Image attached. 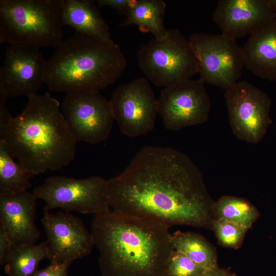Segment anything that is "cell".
<instances>
[{
    "label": "cell",
    "instance_id": "cell-2",
    "mask_svg": "<svg viewBox=\"0 0 276 276\" xmlns=\"http://www.w3.org/2000/svg\"><path fill=\"white\" fill-rule=\"evenodd\" d=\"M170 227L111 211L91 225L102 276H165L173 251Z\"/></svg>",
    "mask_w": 276,
    "mask_h": 276
},
{
    "label": "cell",
    "instance_id": "cell-20",
    "mask_svg": "<svg viewBox=\"0 0 276 276\" xmlns=\"http://www.w3.org/2000/svg\"><path fill=\"white\" fill-rule=\"evenodd\" d=\"M172 240L174 250L183 254L204 268L218 266L215 248L201 235L177 231L172 234Z\"/></svg>",
    "mask_w": 276,
    "mask_h": 276
},
{
    "label": "cell",
    "instance_id": "cell-17",
    "mask_svg": "<svg viewBox=\"0 0 276 276\" xmlns=\"http://www.w3.org/2000/svg\"><path fill=\"white\" fill-rule=\"evenodd\" d=\"M242 50L247 70L261 78L276 81V18L249 35Z\"/></svg>",
    "mask_w": 276,
    "mask_h": 276
},
{
    "label": "cell",
    "instance_id": "cell-31",
    "mask_svg": "<svg viewBox=\"0 0 276 276\" xmlns=\"http://www.w3.org/2000/svg\"><path fill=\"white\" fill-rule=\"evenodd\" d=\"M270 3L276 13V0H269Z\"/></svg>",
    "mask_w": 276,
    "mask_h": 276
},
{
    "label": "cell",
    "instance_id": "cell-18",
    "mask_svg": "<svg viewBox=\"0 0 276 276\" xmlns=\"http://www.w3.org/2000/svg\"><path fill=\"white\" fill-rule=\"evenodd\" d=\"M99 7L91 0H63L62 22L76 32L107 44H113L109 27Z\"/></svg>",
    "mask_w": 276,
    "mask_h": 276
},
{
    "label": "cell",
    "instance_id": "cell-28",
    "mask_svg": "<svg viewBox=\"0 0 276 276\" xmlns=\"http://www.w3.org/2000/svg\"><path fill=\"white\" fill-rule=\"evenodd\" d=\"M14 248L4 228L0 226V265H5L10 259Z\"/></svg>",
    "mask_w": 276,
    "mask_h": 276
},
{
    "label": "cell",
    "instance_id": "cell-29",
    "mask_svg": "<svg viewBox=\"0 0 276 276\" xmlns=\"http://www.w3.org/2000/svg\"><path fill=\"white\" fill-rule=\"evenodd\" d=\"M7 98L4 94L0 93V136L12 118L6 105Z\"/></svg>",
    "mask_w": 276,
    "mask_h": 276
},
{
    "label": "cell",
    "instance_id": "cell-14",
    "mask_svg": "<svg viewBox=\"0 0 276 276\" xmlns=\"http://www.w3.org/2000/svg\"><path fill=\"white\" fill-rule=\"evenodd\" d=\"M41 222L47 236L51 263L73 262L91 252L94 246L91 233L74 215L44 211Z\"/></svg>",
    "mask_w": 276,
    "mask_h": 276
},
{
    "label": "cell",
    "instance_id": "cell-9",
    "mask_svg": "<svg viewBox=\"0 0 276 276\" xmlns=\"http://www.w3.org/2000/svg\"><path fill=\"white\" fill-rule=\"evenodd\" d=\"M62 109L77 142L95 144L109 137L114 119L110 101L100 91L83 90L66 93Z\"/></svg>",
    "mask_w": 276,
    "mask_h": 276
},
{
    "label": "cell",
    "instance_id": "cell-21",
    "mask_svg": "<svg viewBox=\"0 0 276 276\" xmlns=\"http://www.w3.org/2000/svg\"><path fill=\"white\" fill-rule=\"evenodd\" d=\"M3 139H0V194L27 191L35 175L14 160Z\"/></svg>",
    "mask_w": 276,
    "mask_h": 276
},
{
    "label": "cell",
    "instance_id": "cell-25",
    "mask_svg": "<svg viewBox=\"0 0 276 276\" xmlns=\"http://www.w3.org/2000/svg\"><path fill=\"white\" fill-rule=\"evenodd\" d=\"M206 269L183 254L174 250L169 260L165 276H202Z\"/></svg>",
    "mask_w": 276,
    "mask_h": 276
},
{
    "label": "cell",
    "instance_id": "cell-5",
    "mask_svg": "<svg viewBox=\"0 0 276 276\" xmlns=\"http://www.w3.org/2000/svg\"><path fill=\"white\" fill-rule=\"evenodd\" d=\"M63 0H1L0 43L56 48L63 40Z\"/></svg>",
    "mask_w": 276,
    "mask_h": 276
},
{
    "label": "cell",
    "instance_id": "cell-1",
    "mask_svg": "<svg viewBox=\"0 0 276 276\" xmlns=\"http://www.w3.org/2000/svg\"><path fill=\"white\" fill-rule=\"evenodd\" d=\"M112 211L173 225L212 229L215 201L190 157L169 147L147 146L120 175L107 180Z\"/></svg>",
    "mask_w": 276,
    "mask_h": 276
},
{
    "label": "cell",
    "instance_id": "cell-26",
    "mask_svg": "<svg viewBox=\"0 0 276 276\" xmlns=\"http://www.w3.org/2000/svg\"><path fill=\"white\" fill-rule=\"evenodd\" d=\"M72 263L71 261L50 263L46 267L38 270L34 276H67L69 267Z\"/></svg>",
    "mask_w": 276,
    "mask_h": 276
},
{
    "label": "cell",
    "instance_id": "cell-6",
    "mask_svg": "<svg viewBox=\"0 0 276 276\" xmlns=\"http://www.w3.org/2000/svg\"><path fill=\"white\" fill-rule=\"evenodd\" d=\"M138 65L154 85L166 87L198 73L197 60L189 40L176 29L163 38H153L137 52Z\"/></svg>",
    "mask_w": 276,
    "mask_h": 276
},
{
    "label": "cell",
    "instance_id": "cell-19",
    "mask_svg": "<svg viewBox=\"0 0 276 276\" xmlns=\"http://www.w3.org/2000/svg\"><path fill=\"white\" fill-rule=\"evenodd\" d=\"M166 4L162 0H137L136 4L129 9L121 27L136 25L144 33H151L154 38L162 39L167 34L164 25Z\"/></svg>",
    "mask_w": 276,
    "mask_h": 276
},
{
    "label": "cell",
    "instance_id": "cell-4",
    "mask_svg": "<svg viewBox=\"0 0 276 276\" xmlns=\"http://www.w3.org/2000/svg\"><path fill=\"white\" fill-rule=\"evenodd\" d=\"M126 66L117 43H105L76 32L63 40L47 60L44 83L56 93L100 91L117 81Z\"/></svg>",
    "mask_w": 276,
    "mask_h": 276
},
{
    "label": "cell",
    "instance_id": "cell-24",
    "mask_svg": "<svg viewBox=\"0 0 276 276\" xmlns=\"http://www.w3.org/2000/svg\"><path fill=\"white\" fill-rule=\"evenodd\" d=\"M249 228L222 218H216L212 230L222 246L237 249L240 248Z\"/></svg>",
    "mask_w": 276,
    "mask_h": 276
},
{
    "label": "cell",
    "instance_id": "cell-30",
    "mask_svg": "<svg viewBox=\"0 0 276 276\" xmlns=\"http://www.w3.org/2000/svg\"><path fill=\"white\" fill-rule=\"evenodd\" d=\"M202 276H237V275L232 272L229 268H220L218 265L206 269Z\"/></svg>",
    "mask_w": 276,
    "mask_h": 276
},
{
    "label": "cell",
    "instance_id": "cell-16",
    "mask_svg": "<svg viewBox=\"0 0 276 276\" xmlns=\"http://www.w3.org/2000/svg\"><path fill=\"white\" fill-rule=\"evenodd\" d=\"M37 198L27 191L0 194V226L9 237L14 249L34 244L40 237L35 218Z\"/></svg>",
    "mask_w": 276,
    "mask_h": 276
},
{
    "label": "cell",
    "instance_id": "cell-11",
    "mask_svg": "<svg viewBox=\"0 0 276 276\" xmlns=\"http://www.w3.org/2000/svg\"><path fill=\"white\" fill-rule=\"evenodd\" d=\"M204 84L200 78L190 79L162 89L157 111L166 128L175 131L208 120L211 101Z\"/></svg>",
    "mask_w": 276,
    "mask_h": 276
},
{
    "label": "cell",
    "instance_id": "cell-23",
    "mask_svg": "<svg viewBox=\"0 0 276 276\" xmlns=\"http://www.w3.org/2000/svg\"><path fill=\"white\" fill-rule=\"evenodd\" d=\"M216 218H222L250 228L258 219L260 213L247 199L224 195L215 202Z\"/></svg>",
    "mask_w": 276,
    "mask_h": 276
},
{
    "label": "cell",
    "instance_id": "cell-27",
    "mask_svg": "<svg viewBox=\"0 0 276 276\" xmlns=\"http://www.w3.org/2000/svg\"><path fill=\"white\" fill-rule=\"evenodd\" d=\"M98 7H108L114 9L118 14H125L137 2V0H98Z\"/></svg>",
    "mask_w": 276,
    "mask_h": 276
},
{
    "label": "cell",
    "instance_id": "cell-12",
    "mask_svg": "<svg viewBox=\"0 0 276 276\" xmlns=\"http://www.w3.org/2000/svg\"><path fill=\"white\" fill-rule=\"evenodd\" d=\"M109 101L114 120L125 135L138 137L154 129L157 99L148 79L141 77L120 85Z\"/></svg>",
    "mask_w": 276,
    "mask_h": 276
},
{
    "label": "cell",
    "instance_id": "cell-3",
    "mask_svg": "<svg viewBox=\"0 0 276 276\" xmlns=\"http://www.w3.org/2000/svg\"><path fill=\"white\" fill-rule=\"evenodd\" d=\"M59 105L48 93L28 98L0 136L11 156L35 175L59 170L75 158L77 142Z\"/></svg>",
    "mask_w": 276,
    "mask_h": 276
},
{
    "label": "cell",
    "instance_id": "cell-8",
    "mask_svg": "<svg viewBox=\"0 0 276 276\" xmlns=\"http://www.w3.org/2000/svg\"><path fill=\"white\" fill-rule=\"evenodd\" d=\"M189 41L204 83L226 90L238 82L244 63L242 47L236 40L222 34L194 33Z\"/></svg>",
    "mask_w": 276,
    "mask_h": 276
},
{
    "label": "cell",
    "instance_id": "cell-7",
    "mask_svg": "<svg viewBox=\"0 0 276 276\" xmlns=\"http://www.w3.org/2000/svg\"><path fill=\"white\" fill-rule=\"evenodd\" d=\"M106 186L107 180L98 176L83 179L51 176L32 193L44 201V211L61 209L67 213L97 215L111 211Z\"/></svg>",
    "mask_w": 276,
    "mask_h": 276
},
{
    "label": "cell",
    "instance_id": "cell-22",
    "mask_svg": "<svg viewBox=\"0 0 276 276\" xmlns=\"http://www.w3.org/2000/svg\"><path fill=\"white\" fill-rule=\"evenodd\" d=\"M45 259H49L47 241L21 246L14 249L4 270L8 276H34L39 264Z\"/></svg>",
    "mask_w": 276,
    "mask_h": 276
},
{
    "label": "cell",
    "instance_id": "cell-15",
    "mask_svg": "<svg viewBox=\"0 0 276 276\" xmlns=\"http://www.w3.org/2000/svg\"><path fill=\"white\" fill-rule=\"evenodd\" d=\"M276 18L269 0H220L212 19L222 34L237 40Z\"/></svg>",
    "mask_w": 276,
    "mask_h": 276
},
{
    "label": "cell",
    "instance_id": "cell-13",
    "mask_svg": "<svg viewBox=\"0 0 276 276\" xmlns=\"http://www.w3.org/2000/svg\"><path fill=\"white\" fill-rule=\"evenodd\" d=\"M47 61L37 47L11 44L0 70V93L7 98L36 95L44 81Z\"/></svg>",
    "mask_w": 276,
    "mask_h": 276
},
{
    "label": "cell",
    "instance_id": "cell-10",
    "mask_svg": "<svg viewBox=\"0 0 276 276\" xmlns=\"http://www.w3.org/2000/svg\"><path fill=\"white\" fill-rule=\"evenodd\" d=\"M224 97L234 134L248 143H258L271 123L269 97L246 81L237 82L227 89Z\"/></svg>",
    "mask_w": 276,
    "mask_h": 276
}]
</instances>
